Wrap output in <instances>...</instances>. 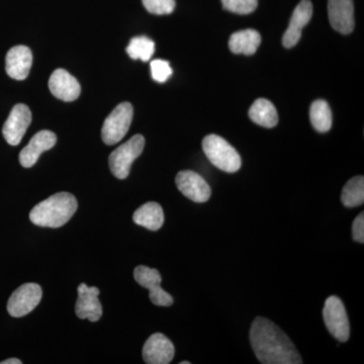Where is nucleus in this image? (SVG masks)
<instances>
[{
    "instance_id": "nucleus-14",
    "label": "nucleus",
    "mask_w": 364,
    "mask_h": 364,
    "mask_svg": "<svg viewBox=\"0 0 364 364\" xmlns=\"http://www.w3.org/2000/svg\"><path fill=\"white\" fill-rule=\"evenodd\" d=\"M328 16L335 31L348 35L354 28L353 0H328Z\"/></svg>"
},
{
    "instance_id": "nucleus-20",
    "label": "nucleus",
    "mask_w": 364,
    "mask_h": 364,
    "mask_svg": "<svg viewBox=\"0 0 364 364\" xmlns=\"http://www.w3.org/2000/svg\"><path fill=\"white\" fill-rule=\"evenodd\" d=\"M249 117L253 123L264 128H273L279 123L277 109L269 100L258 98L249 109Z\"/></svg>"
},
{
    "instance_id": "nucleus-2",
    "label": "nucleus",
    "mask_w": 364,
    "mask_h": 364,
    "mask_svg": "<svg viewBox=\"0 0 364 364\" xmlns=\"http://www.w3.org/2000/svg\"><path fill=\"white\" fill-rule=\"evenodd\" d=\"M77 207V200L71 193H56L35 205L30 219L37 226L60 228L70 221Z\"/></svg>"
},
{
    "instance_id": "nucleus-11",
    "label": "nucleus",
    "mask_w": 364,
    "mask_h": 364,
    "mask_svg": "<svg viewBox=\"0 0 364 364\" xmlns=\"http://www.w3.org/2000/svg\"><path fill=\"white\" fill-rule=\"evenodd\" d=\"M174 355V345L161 333L150 336L143 347V359L147 364H168Z\"/></svg>"
},
{
    "instance_id": "nucleus-15",
    "label": "nucleus",
    "mask_w": 364,
    "mask_h": 364,
    "mask_svg": "<svg viewBox=\"0 0 364 364\" xmlns=\"http://www.w3.org/2000/svg\"><path fill=\"white\" fill-rule=\"evenodd\" d=\"M57 143V136L51 131H40L31 139L30 143L20 153V163L25 168H30L37 163L41 154L52 149Z\"/></svg>"
},
{
    "instance_id": "nucleus-1",
    "label": "nucleus",
    "mask_w": 364,
    "mask_h": 364,
    "mask_svg": "<svg viewBox=\"0 0 364 364\" xmlns=\"http://www.w3.org/2000/svg\"><path fill=\"white\" fill-rule=\"evenodd\" d=\"M251 346L263 364H301V355L289 336L272 321L258 317L250 329Z\"/></svg>"
},
{
    "instance_id": "nucleus-18",
    "label": "nucleus",
    "mask_w": 364,
    "mask_h": 364,
    "mask_svg": "<svg viewBox=\"0 0 364 364\" xmlns=\"http://www.w3.org/2000/svg\"><path fill=\"white\" fill-rule=\"evenodd\" d=\"M134 222L150 231H157L164 224V213L157 203H147L134 213Z\"/></svg>"
},
{
    "instance_id": "nucleus-9",
    "label": "nucleus",
    "mask_w": 364,
    "mask_h": 364,
    "mask_svg": "<svg viewBox=\"0 0 364 364\" xmlns=\"http://www.w3.org/2000/svg\"><path fill=\"white\" fill-rule=\"evenodd\" d=\"M31 123L32 112L30 109L26 105H14L2 128V135L9 145L18 146Z\"/></svg>"
},
{
    "instance_id": "nucleus-13",
    "label": "nucleus",
    "mask_w": 364,
    "mask_h": 364,
    "mask_svg": "<svg viewBox=\"0 0 364 364\" xmlns=\"http://www.w3.org/2000/svg\"><path fill=\"white\" fill-rule=\"evenodd\" d=\"M78 299L76 301L75 313L79 318H88L90 322H97L102 316V306L98 299L100 289L95 287H87L81 284L78 287Z\"/></svg>"
},
{
    "instance_id": "nucleus-12",
    "label": "nucleus",
    "mask_w": 364,
    "mask_h": 364,
    "mask_svg": "<svg viewBox=\"0 0 364 364\" xmlns=\"http://www.w3.org/2000/svg\"><path fill=\"white\" fill-rule=\"evenodd\" d=\"M313 16V4L311 0H301L294 9L289 28L282 38V44L289 49L298 44L301 40V31L305 28Z\"/></svg>"
},
{
    "instance_id": "nucleus-28",
    "label": "nucleus",
    "mask_w": 364,
    "mask_h": 364,
    "mask_svg": "<svg viewBox=\"0 0 364 364\" xmlns=\"http://www.w3.org/2000/svg\"><path fill=\"white\" fill-rule=\"evenodd\" d=\"M21 361L18 358H9L6 359V360L1 361L0 364H21Z\"/></svg>"
},
{
    "instance_id": "nucleus-26",
    "label": "nucleus",
    "mask_w": 364,
    "mask_h": 364,
    "mask_svg": "<svg viewBox=\"0 0 364 364\" xmlns=\"http://www.w3.org/2000/svg\"><path fill=\"white\" fill-rule=\"evenodd\" d=\"M172 69L170 67L168 61L165 60H153L151 62V73L152 78L159 83H164L168 80L170 76L172 75Z\"/></svg>"
},
{
    "instance_id": "nucleus-24",
    "label": "nucleus",
    "mask_w": 364,
    "mask_h": 364,
    "mask_svg": "<svg viewBox=\"0 0 364 364\" xmlns=\"http://www.w3.org/2000/svg\"><path fill=\"white\" fill-rule=\"evenodd\" d=\"M223 7L238 14H252L258 6V0H222Z\"/></svg>"
},
{
    "instance_id": "nucleus-19",
    "label": "nucleus",
    "mask_w": 364,
    "mask_h": 364,
    "mask_svg": "<svg viewBox=\"0 0 364 364\" xmlns=\"http://www.w3.org/2000/svg\"><path fill=\"white\" fill-rule=\"evenodd\" d=\"M260 43V33L248 28L234 33L230 38L229 48L234 54L253 55L257 51Z\"/></svg>"
},
{
    "instance_id": "nucleus-10",
    "label": "nucleus",
    "mask_w": 364,
    "mask_h": 364,
    "mask_svg": "<svg viewBox=\"0 0 364 364\" xmlns=\"http://www.w3.org/2000/svg\"><path fill=\"white\" fill-rule=\"evenodd\" d=\"M179 191L195 203H205L210 200L212 189L200 174L191 170L179 172L176 178Z\"/></svg>"
},
{
    "instance_id": "nucleus-4",
    "label": "nucleus",
    "mask_w": 364,
    "mask_h": 364,
    "mask_svg": "<svg viewBox=\"0 0 364 364\" xmlns=\"http://www.w3.org/2000/svg\"><path fill=\"white\" fill-rule=\"evenodd\" d=\"M144 146V136L135 135L109 155V168L117 178L126 179L129 176L132 164L142 154Z\"/></svg>"
},
{
    "instance_id": "nucleus-21",
    "label": "nucleus",
    "mask_w": 364,
    "mask_h": 364,
    "mask_svg": "<svg viewBox=\"0 0 364 364\" xmlns=\"http://www.w3.org/2000/svg\"><path fill=\"white\" fill-rule=\"evenodd\" d=\"M311 123L316 131L326 133L332 127V112L329 105L323 100H315L310 109Z\"/></svg>"
},
{
    "instance_id": "nucleus-5",
    "label": "nucleus",
    "mask_w": 364,
    "mask_h": 364,
    "mask_svg": "<svg viewBox=\"0 0 364 364\" xmlns=\"http://www.w3.org/2000/svg\"><path fill=\"white\" fill-rule=\"evenodd\" d=\"M134 109L130 102L117 105L112 114L105 119L102 129V138L105 144L112 146L123 140L133 121Z\"/></svg>"
},
{
    "instance_id": "nucleus-23",
    "label": "nucleus",
    "mask_w": 364,
    "mask_h": 364,
    "mask_svg": "<svg viewBox=\"0 0 364 364\" xmlns=\"http://www.w3.org/2000/svg\"><path fill=\"white\" fill-rule=\"evenodd\" d=\"M154 52L155 43L144 36L133 38L127 47V53L132 59L142 60L143 62L149 61Z\"/></svg>"
},
{
    "instance_id": "nucleus-6",
    "label": "nucleus",
    "mask_w": 364,
    "mask_h": 364,
    "mask_svg": "<svg viewBox=\"0 0 364 364\" xmlns=\"http://www.w3.org/2000/svg\"><path fill=\"white\" fill-rule=\"evenodd\" d=\"M323 318L328 331L335 339L346 342L350 336V325L343 301L336 296L326 299Z\"/></svg>"
},
{
    "instance_id": "nucleus-29",
    "label": "nucleus",
    "mask_w": 364,
    "mask_h": 364,
    "mask_svg": "<svg viewBox=\"0 0 364 364\" xmlns=\"http://www.w3.org/2000/svg\"><path fill=\"white\" fill-rule=\"evenodd\" d=\"M181 364H191V363H189V361H182Z\"/></svg>"
},
{
    "instance_id": "nucleus-22",
    "label": "nucleus",
    "mask_w": 364,
    "mask_h": 364,
    "mask_svg": "<svg viewBox=\"0 0 364 364\" xmlns=\"http://www.w3.org/2000/svg\"><path fill=\"white\" fill-rule=\"evenodd\" d=\"M341 202L347 208H355L363 205V176L353 177L345 184L343 189H342Z\"/></svg>"
},
{
    "instance_id": "nucleus-8",
    "label": "nucleus",
    "mask_w": 364,
    "mask_h": 364,
    "mask_svg": "<svg viewBox=\"0 0 364 364\" xmlns=\"http://www.w3.org/2000/svg\"><path fill=\"white\" fill-rule=\"evenodd\" d=\"M134 277L141 287L149 291V298L155 306H169L173 304V298L161 287V275L157 269L140 265L134 272Z\"/></svg>"
},
{
    "instance_id": "nucleus-17",
    "label": "nucleus",
    "mask_w": 364,
    "mask_h": 364,
    "mask_svg": "<svg viewBox=\"0 0 364 364\" xmlns=\"http://www.w3.org/2000/svg\"><path fill=\"white\" fill-rule=\"evenodd\" d=\"M32 64V51L26 46H16L7 52L6 70L9 77L25 80L30 74Z\"/></svg>"
},
{
    "instance_id": "nucleus-27",
    "label": "nucleus",
    "mask_w": 364,
    "mask_h": 364,
    "mask_svg": "<svg viewBox=\"0 0 364 364\" xmlns=\"http://www.w3.org/2000/svg\"><path fill=\"white\" fill-rule=\"evenodd\" d=\"M352 237L353 240L358 242V243H364V215L361 213L354 220L353 225H352Z\"/></svg>"
},
{
    "instance_id": "nucleus-3",
    "label": "nucleus",
    "mask_w": 364,
    "mask_h": 364,
    "mask_svg": "<svg viewBox=\"0 0 364 364\" xmlns=\"http://www.w3.org/2000/svg\"><path fill=\"white\" fill-rule=\"evenodd\" d=\"M203 149L205 156L217 168L228 173H235L241 168L240 155L222 136H205L203 141Z\"/></svg>"
},
{
    "instance_id": "nucleus-16",
    "label": "nucleus",
    "mask_w": 364,
    "mask_h": 364,
    "mask_svg": "<svg viewBox=\"0 0 364 364\" xmlns=\"http://www.w3.org/2000/svg\"><path fill=\"white\" fill-rule=\"evenodd\" d=\"M49 88L55 97L68 102L77 100L81 92L77 79L64 69L53 72L49 79Z\"/></svg>"
},
{
    "instance_id": "nucleus-25",
    "label": "nucleus",
    "mask_w": 364,
    "mask_h": 364,
    "mask_svg": "<svg viewBox=\"0 0 364 364\" xmlns=\"http://www.w3.org/2000/svg\"><path fill=\"white\" fill-rule=\"evenodd\" d=\"M143 6L150 14L163 16L173 13L176 0H142Z\"/></svg>"
},
{
    "instance_id": "nucleus-7",
    "label": "nucleus",
    "mask_w": 364,
    "mask_h": 364,
    "mask_svg": "<svg viewBox=\"0 0 364 364\" xmlns=\"http://www.w3.org/2000/svg\"><path fill=\"white\" fill-rule=\"evenodd\" d=\"M43 291L39 284H25L16 289L7 303V311L14 318H21L32 312L39 305Z\"/></svg>"
}]
</instances>
